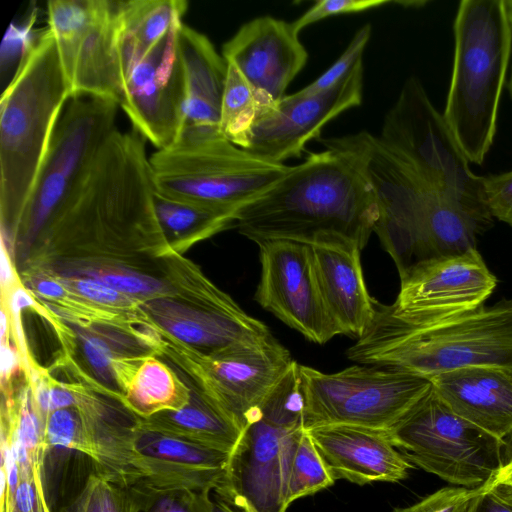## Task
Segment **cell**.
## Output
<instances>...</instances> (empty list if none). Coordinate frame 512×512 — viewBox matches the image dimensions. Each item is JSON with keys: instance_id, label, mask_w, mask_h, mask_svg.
Returning a JSON list of instances; mask_svg holds the SVG:
<instances>
[{"instance_id": "cell-1", "label": "cell", "mask_w": 512, "mask_h": 512, "mask_svg": "<svg viewBox=\"0 0 512 512\" xmlns=\"http://www.w3.org/2000/svg\"><path fill=\"white\" fill-rule=\"evenodd\" d=\"M379 215L369 183L343 152L310 153L265 192L242 206L234 226L256 242L289 240L310 246L346 241L361 250Z\"/></svg>"}, {"instance_id": "cell-2", "label": "cell", "mask_w": 512, "mask_h": 512, "mask_svg": "<svg viewBox=\"0 0 512 512\" xmlns=\"http://www.w3.org/2000/svg\"><path fill=\"white\" fill-rule=\"evenodd\" d=\"M347 357L429 379L475 366L512 370V300L428 321L401 318L376 301L371 324Z\"/></svg>"}, {"instance_id": "cell-3", "label": "cell", "mask_w": 512, "mask_h": 512, "mask_svg": "<svg viewBox=\"0 0 512 512\" xmlns=\"http://www.w3.org/2000/svg\"><path fill=\"white\" fill-rule=\"evenodd\" d=\"M73 97L51 30L44 28L0 101L1 234L12 240L56 123Z\"/></svg>"}, {"instance_id": "cell-4", "label": "cell", "mask_w": 512, "mask_h": 512, "mask_svg": "<svg viewBox=\"0 0 512 512\" xmlns=\"http://www.w3.org/2000/svg\"><path fill=\"white\" fill-rule=\"evenodd\" d=\"M454 57L443 117L469 163L493 144L512 53L504 0H462L453 25Z\"/></svg>"}, {"instance_id": "cell-5", "label": "cell", "mask_w": 512, "mask_h": 512, "mask_svg": "<svg viewBox=\"0 0 512 512\" xmlns=\"http://www.w3.org/2000/svg\"><path fill=\"white\" fill-rule=\"evenodd\" d=\"M303 405L296 362L244 425L216 497L243 512H286L289 469L305 431Z\"/></svg>"}, {"instance_id": "cell-6", "label": "cell", "mask_w": 512, "mask_h": 512, "mask_svg": "<svg viewBox=\"0 0 512 512\" xmlns=\"http://www.w3.org/2000/svg\"><path fill=\"white\" fill-rule=\"evenodd\" d=\"M154 189L167 197L238 212L290 166L259 158L221 132L184 131L149 156Z\"/></svg>"}, {"instance_id": "cell-7", "label": "cell", "mask_w": 512, "mask_h": 512, "mask_svg": "<svg viewBox=\"0 0 512 512\" xmlns=\"http://www.w3.org/2000/svg\"><path fill=\"white\" fill-rule=\"evenodd\" d=\"M381 144L428 188L491 224L483 176L470 169L453 133L422 83L409 77L377 136Z\"/></svg>"}, {"instance_id": "cell-8", "label": "cell", "mask_w": 512, "mask_h": 512, "mask_svg": "<svg viewBox=\"0 0 512 512\" xmlns=\"http://www.w3.org/2000/svg\"><path fill=\"white\" fill-rule=\"evenodd\" d=\"M113 100L70 98L56 123L46 156L12 241L42 240L82 186L101 146L116 129Z\"/></svg>"}, {"instance_id": "cell-9", "label": "cell", "mask_w": 512, "mask_h": 512, "mask_svg": "<svg viewBox=\"0 0 512 512\" xmlns=\"http://www.w3.org/2000/svg\"><path fill=\"white\" fill-rule=\"evenodd\" d=\"M387 431L412 465L460 487L485 484L503 464L506 441L455 413L433 386Z\"/></svg>"}, {"instance_id": "cell-10", "label": "cell", "mask_w": 512, "mask_h": 512, "mask_svg": "<svg viewBox=\"0 0 512 512\" xmlns=\"http://www.w3.org/2000/svg\"><path fill=\"white\" fill-rule=\"evenodd\" d=\"M305 430L348 424L388 430L431 388L429 378L374 365L324 373L299 364Z\"/></svg>"}, {"instance_id": "cell-11", "label": "cell", "mask_w": 512, "mask_h": 512, "mask_svg": "<svg viewBox=\"0 0 512 512\" xmlns=\"http://www.w3.org/2000/svg\"><path fill=\"white\" fill-rule=\"evenodd\" d=\"M161 353L187 371L191 385L222 406L242 427L296 361L273 336L202 354L164 334Z\"/></svg>"}, {"instance_id": "cell-12", "label": "cell", "mask_w": 512, "mask_h": 512, "mask_svg": "<svg viewBox=\"0 0 512 512\" xmlns=\"http://www.w3.org/2000/svg\"><path fill=\"white\" fill-rule=\"evenodd\" d=\"M118 9L119 1H48V28L73 97L89 95L120 104Z\"/></svg>"}, {"instance_id": "cell-13", "label": "cell", "mask_w": 512, "mask_h": 512, "mask_svg": "<svg viewBox=\"0 0 512 512\" xmlns=\"http://www.w3.org/2000/svg\"><path fill=\"white\" fill-rule=\"evenodd\" d=\"M255 243L261 263L256 302L314 343L339 335L320 293L312 246L278 239Z\"/></svg>"}, {"instance_id": "cell-14", "label": "cell", "mask_w": 512, "mask_h": 512, "mask_svg": "<svg viewBox=\"0 0 512 512\" xmlns=\"http://www.w3.org/2000/svg\"><path fill=\"white\" fill-rule=\"evenodd\" d=\"M363 61L328 90L303 95L298 91L262 106L248 133L244 150L266 161L284 164L301 155L333 118L362 101Z\"/></svg>"}, {"instance_id": "cell-15", "label": "cell", "mask_w": 512, "mask_h": 512, "mask_svg": "<svg viewBox=\"0 0 512 512\" xmlns=\"http://www.w3.org/2000/svg\"><path fill=\"white\" fill-rule=\"evenodd\" d=\"M180 23L130 69L119 104L134 130L157 149L179 138L185 119V75L177 41Z\"/></svg>"}, {"instance_id": "cell-16", "label": "cell", "mask_w": 512, "mask_h": 512, "mask_svg": "<svg viewBox=\"0 0 512 512\" xmlns=\"http://www.w3.org/2000/svg\"><path fill=\"white\" fill-rule=\"evenodd\" d=\"M395 315L428 321L475 310L493 293L497 279L476 248L420 262L400 276Z\"/></svg>"}, {"instance_id": "cell-17", "label": "cell", "mask_w": 512, "mask_h": 512, "mask_svg": "<svg viewBox=\"0 0 512 512\" xmlns=\"http://www.w3.org/2000/svg\"><path fill=\"white\" fill-rule=\"evenodd\" d=\"M230 454L133 424L127 487L211 490L221 483Z\"/></svg>"}, {"instance_id": "cell-18", "label": "cell", "mask_w": 512, "mask_h": 512, "mask_svg": "<svg viewBox=\"0 0 512 512\" xmlns=\"http://www.w3.org/2000/svg\"><path fill=\"white\" fill-rule=\"evenodd\" d=\"M222 56L250 84L259 108L282 99L308 60L292 23L268 15L244 23L223 44Z\"/></svg>"}, {"instance_id": "cell-19", "label": "cell", "mask_w": 512, "mask_h": 512, "mask_svg": "<svg viewBox=\"0 0 512 512\" xmlns=\"http://www.w3.org/2000/svg\"><path fill=\"white\" fill-rule=\"evenodd\" d=\"M141 306L153 315L148 317L162 332L206 355L273 336L226 293L201 302L188 301V306L159 298Z\"/></svg>"}, {"instance_id": "cell-20", "label": "cell", "mask_w": 512, "mask_h": 512, "mask_svg": "<svg viewBox=\"0 0 512 512\" xmlns=\"http://www.w3.org/2000/svg\"><path fill=\"white\" fill-rule=\"evenodd\" d=\"M306 431L335 481L399 482L414 467L394 446L387 430L335 424Z\"/></svg>"}, {"instance_id": "cell-21", "label": "cell", "mask_w": 512, "mask_h": 512, "mask_svg": "<svg viewBox=\"0 0 512 512\" xmlns=\"http://www.w3.org/2000/svg\"><path fill=\"white\" fill-rule=\"evenodd\" d=\"M312 250L320 293L338 334L359 338L373 320L376 302L365 284L361 249L336 241L313 245Z\"/></svg>"}, {"instance_id": "cell-22", "label": "cell", "mask_w": 512, "mask_h": 512, "mask_svg": "<svg viewBox=\"0 0 512 512\" xmlns=\"http://www.w3.org/2000/svg\"><path fill=\"white\" fill-rule=\"evenodd\" d=\"M430 380L459 416L500 440L512 435V370L475 366L437 374Z\"/></svg>"}, {"instance_id": "cell-23", "label": "cell", "mask_w": 512, "mask_h": 512, "mask_svg": "<svg viewBox=\"0 0 512 512\" xmlns=\"http://www.w3.org/2000/svg\"><path fill=\"white\" fill-rule=\"evenodd\" d=\"M178 48L184 68L186 109L184 131H220L227 62L209 38L181 22Z\"/></svg>"}, {"instance_id": "cell-24", "label": "cell", "mask_w": 512, "mask_h": 512, "mask_svg": "<svg viewBox=\"0 0 512 512\" xmlns=\"http://www.w3.org/2000/svg\"><path fill=\"white\" fill-rule=\"evenodd\" d=\"M191 387L190 401L181 409L159 412L135 423L148 430L231 454L242 433L239 423L200 389Z\"/></svg>"}, {"instance_id": "cell-25", "label": "cell", "mask_w": 512, "mask_h": 512, "mask_svg": "<svg viewBox=\"0 0 512 512\" xmlns=\"http://www.w3.org/2000/svg\"><path fill=\"white\" fill-rule=\"evenodd\" d=\"M185 0L119 1L118 50L124 79L187 11Z\"/></svg>"}, {"instance_id": "cell-26", "label": "cell", "mask_w": 512, "mask_h": 512, "mask_svg": "<svg viewBox=\"0 0 512 512\" xmlns=\"http://www.w3.org/2000/svg\"><path fill=\"white\" fill-rule=\"evenodd\" d=\"M155 215L170 252L178 255L194 243L234 225L236 211L173 199L154 189Z\"/></svg>"}, {"instance_id": "cell-27", "label": "cell", "mask_w": 512, "mask_h": 512, "mask_svg": "<svg viewBox=\"0 0 512 512\" xmlns=\"http://www.w3.org/2000/svg\"><path fill=\"white\" fill-rule=\"evenodd\" d=\"M190 397V385L151 354L137 366L120 404L136 418H148L162 411L181 409Z\"/></svg>"}, {"instance_id": "cell-28", "label": "cell", "mask_w": 512, "mask_h": 512, "mask_svg": "<svg viewBox=\"0 0 512 512\" xmlns=\"http://www.w3.org/2000/svg\"><path fill=\"white\" fill-rule=\"evenodd\" d=\"M258 110L259 103L254 90L239 70L227 62L220 114L221 133L231 143L243 149Z\"/></svg>"}, {"instance_id": "cell-29", "label": "cell", "mask_w": 512, "mask_h": 512, "mask_svg": "<svg viewBox=\"0 0 512 512\" xmlns=\"http://www.w3.org/2000/svg\"><path fill=\"white\" fill-rule=\"evenodd\" d=\"M326 464L305 430L294 452L287 480L286 504L312 495L333 485Z\"/></svg>"}, {"instance_id": "cell-30", "label": "cell", "mask_w": 512, "mask_h": 512, "mask_svg": "<svg viewBox=\"0 0 512 512\" xmlns=\"http://www.w3.org/2000/svg\"><path fill=\"white\" fill-rule=\"evenodd\" d=\"M74 270L65 275L97 279L141 303L160 298L168 290L160 279L140 272L138 268H127L120 264H79Z\"/></svg>"}, {"instance_id": "cell-31", "label": "cell", "mask_w": 512, "mask_h": 512, "mask_svg": "<svg viewBox=\"0 0 512 512\" xmlns=\"http://www.w3.org/2000/svg\"><path fill=\"white\" fill-rule=\"evenodd\" d=\"M45 444L48 450L77 451L89 457L90 446L79 411L75 407L51 411L45 421Z\"/></svg>"}, {"instance_id": "cell-32", "label": "cell", "mask_w": 512, "mask_h": 512, "mask_svg": "<svg viewBox=\"0 0 512 512\" xmlns=\"http://www.w3.org/2000/svg\"><path fill=\"white\" fill-rule=\"evenodd\" d=\"M97 512H141L143 495L136 486H122L98 473H91L84 484Z\"/></svg>"}, {"instance_id": "cell-33", "label": "cell", "mask_w": 512, "mask_h": 512, "mask_svg": "<svg viewBox=\"0 0 512 512\" xmlns=\"http://www.w3.org/2000/svg\"><path fill=\"white\" fill-rule=\"evenodd\" d=\"M82 353L88 365L103 381L115 382L114 364L118 359L130 357L120 351L124 344L119 337L105 334L88 327V332H80ZM116 384V382H115Z\"/></svg>"}, {"instance_id": "cell-34", "label": "cell", "mask_w": 512, "mask_h": 512, "mask_svg": "<svg viewBox=\"0 0 512 512\" xmlns=\"http://www.w3.org/2000/svg\"><path fill=\"white\" fill-rule=\"evenodd\" d=\"M139 488L143 494L141 512H212L213 510L211 490L176 489L156 491L143 487Z\"/></svg>"}, {"instance_id": "cell-35", "label": "cell", "mask_w": 512, "mask_h": 512, "mask_svg": "<svg viewBox=\"0 0 512 512\" xmlns=\"http://www.w3.org/2000/svg\"><path fill=\"white\" fill-rule=\"evenodd\" d=\"M371 33L372 27L370 24L362 26L333 65L298 92L303 95L318 93L330 89L343 80L359 62L363 61V52Z\"/></svg>"}, {"instance_id": "cell-36", "label": "cell", "mask_w": 512, "mask_h": 512, "mask_svg": "<svg viewBox=\"0 0 512 512\" xmlns=\"http://www.w3.org/2000/svg\"><path fill=\"white\" fill-rule=\"evenodd\" d=\"M55 277L69 290L93 303L121 311H136L140 308L139 300L124 295L97 279L65 274Z\"/></svg>"}, {"instance_id": "cell-37", "label": "cell", "mask_w": 512, "mask_h": 512, "mask_svg": "<svg viewBox=\"0 0 512 512\" xmlns=\"http://www.w3.org/2000/svg\"><path fill=\"white\" fill-rule=\"evenodd\" d=\"M485 484L475 487H444L407 507L392 512H471Z\"/></svg>"}, {"instance_id": "cell-38", "label": "cell", "mask_w": 512, "mask_h": 512, "mask_svg": "<svg viewBox=\"0 0 512 512\" xmlns=\"http://www.w3.org/2000/svg\"><path fill=\"white\" fill-rule=\"evenodd\" d=\"M393 3L390 0H318L303 15L292 22L293 28L300 33L314 22L330 16L361 12Z\"/></svg>"}, {"instance_id": "cell-39", "label": "cell", "mask_w": 512, "mask_h": 512, "mask_svg": "<svg viewBox=\"0 0 512 512\" xmlns=\"http://www.w3.org/2000/svg\"><path fill=\"white\" fill-rule=\"evenodd\" d=\"M483 198L491 216L512 227V169L483 176Z\"/></svg>"}, {"instance_id": "cell-40", "label": "cell", "mask_w": 512, "mask_h": 512, "mask_svg": "<svg viewBox=\"0 0 512 512\" xmlns=\"http://www.w3.org/2000/svg\"><path fill=\"white\" fill-rule=\"evenodd\" d=\"M32 470L31 476L20 479L14 505L19 512H52L45 492L44 467Z\"/></svg>"}, {"instance_id": "cell-41", "label": "cell", "mask_w": 512, "mask_h": 512, "mask_svg": "<svg viewBox=\"0 0 512 512\" xmlns=\"http://www.w3.org/2000/svg\"><path fill=\"white\" fill-rule=\"evenodd\" d=\"M471 512H512V487L487 481Z\"/></svg>"}, {"instance_id": "cell-42", "label": "cell", "mask_w": 512, "mask_h": 512, "mask_svg": "<svg viewBox=\"0 0 512 512\" xmlns=\"http://www.w3.org/2000/svg\"><path fill=\"white\" fill-rule=\"evenodd\" d=\"M1 289L2 297L7 296L18 284L17 277L13 263L8 252V246L5 245V241L1 238Z\"/></svg>"}, {"instance_id": "cell-43", "label": "cell", "mask_w": 512, "mask_h": 512, "mask_svg": "<svg viewBox=\"0 0 512 512\" xmlns=\"http://www.w3.org/2000/svg\"><path fill=\"white\" fill-rule=\"evenodd\" d=\"M21 357L15 348L9 343V337L1 339V378L2 383L10 381L16 372Z\"/></svg>"}, {"instance_id": "cell-44", "label": "cell", "mask_w": 512, "mask_h": 512, "mask_svg": "<svg viewBox=\"0 0 512 512\" xmlns=\"http://www.w3.org/2000/svg\"><path fill=\"white\" fill-rule=\"evenodd\" d=\"M490 481L512 487V449L508 447L507 443L504 449L503 464Z\"/></svg>"}, {"instance_id": "cell-45", "label": "cell", "mask_w": 512, "mask_h": 512, "mask_svg": "<svg viewBox=\"0 0 512 512\" xmlns=\"http://www.w3.org/2000/svg\"><path fill=\"white\" fill-rule=\"evenodd\" d=\"M69 512H97L92 496L85 485L70 507Z\"/></svg>"}, {"instance_id": "cell-46", "label": "cell", "mask_w": 512, "mask_h": 512, "mask_svg": "<svg viewBox=\"0 0 512 512\" xmlns=\"http://www.w3.org/2000/svg\"><path fill=\"white\" fill-rule=\"evenodd\" d=\"M212 512H243L240 509L234 507L228 502L216 497L213 499V510Z\"/></svg>"}, {"instance_id": "cell-47", "label": "cell", "mask_w": 512, "mask_h": 512, "mask_svg": "<svg viewBox=\"0 0 512 512\" xmlns=\"http://www.w3.org/2000/svg\"><path fill=\"white\" fill-rule=\"evenodd\" d=\"M506 12L508 15V19L512 28V0H504Z\"/></svg>"}, {"instance_id": "cell-48", "label": "cell", "mask_w": 512, "mask_h": 512, "mask_svg": "<svg viewBox=\"0 0 512 512\" xmlns=\"http://www.w3.org/2000/svg\"><path fill=\"white\" fill-rule=\"evenodd\" d=\"M11 505L7 506L6 507V511L5 512H19L15 505H14V502L10 503Z\"/></svg>"}, {"instance_id": "cell-49", "label": "cell", "mask_w": 512, "mask_h": 512, "mask_svg": "<svg viewBox=\"0 0 512 512\" xmlns=\"http://www.w3.org/2000/svg\"><path fill=\"white\" fill-rule=\"evenodd\" d=\"M507 86H508L510 97L512 99V69H511V75H510V78H509Z\"/></svg>"}]
</instances>
